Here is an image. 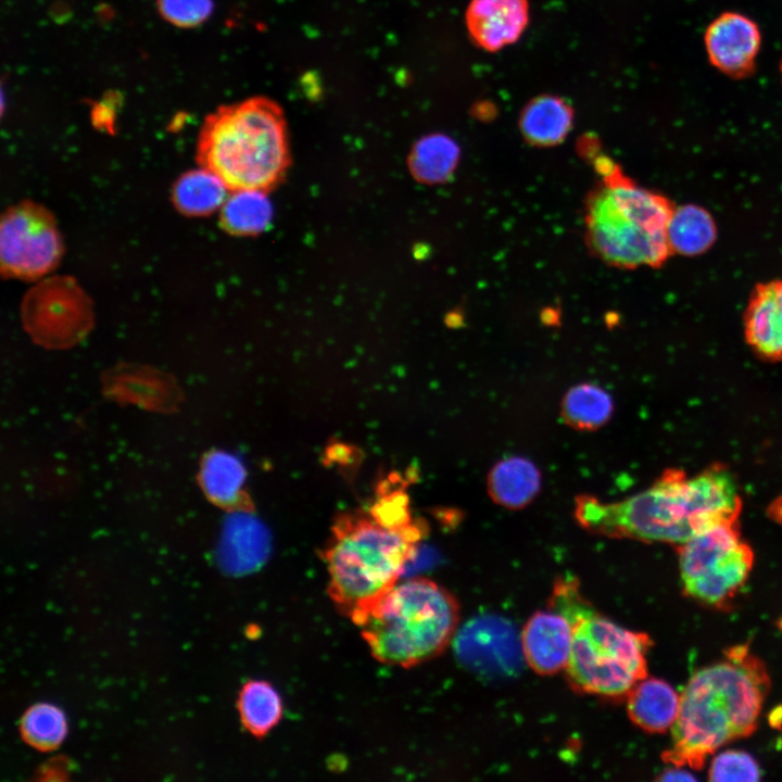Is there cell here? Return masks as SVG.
I'll list each match as a JSON object with an SVG mask.
<instances>
[{"label": "cell", "mask_w": 782, "mask_h": 782, "mask_svg": "<svg viewBox=\"0 0 782 782\" xmlns=\"http://www.w3.org/2000/svg\"><path fill=\"white\" fill-rule=\"evenodd\" d=\"M741 497L730 471L714 465L694 476L666 471L652 487L617 503L582 496L576 517L609 537L681 545L724 522H736Z\"/></svg>", "instance_id": "obj_1"}, {"label": "cell", "mask_w": 782, "mask_h": 782, "mask_svg": "<svg viewBox=\"0 0 782 782\" xmlns=\"http://www.w3.org/2000/svg\"><path fill=\"white\" fill-rule=\"evenodd\" d=\"M425 533L421 521L398 524L370 505L340 515L323 551L327 592L339 613L361 626L399 583Z\"/></svg>", "instance_id": "obj_2"}, {"label": "cell", "mask_w": 782, "mask_h": 782, "mask_svg": "<svg viewBox=\"0 0 782 782\" xmlns=\"http://www.w3.org/2000/svg\"><path fill=\"white\" fill-rule=\"evenodd\" d=\"M768 683L764 666L745 646L697 670L680 695L672 745L665 758L698 769L720 746L748 735L756 727Z\"/></svg>", "instance_id": "obj_3"}, {"label": "cell", "mask_w": 782, "mask_h": 782, "mask_svg": "<svg viewBox=\"0 0 782 782\" xmlns=\"http://www.w3.org/2000/svg\"><path fill=\"white\" fill-rule=\"evenodd\" d=\"M197 161L231 191L268 190L290 163L280 106L268 98L255 97L218 108L201 127Z\"/></svg>", "instance_id": "obj_4"}, {"label": "cell", "mask_w": 782, "mask_h": 782, "mask_svg": "<svg viewBox=\"0 0 782 782\" xmlns=\"http://www.w3.org/2000/svg\"><path fill=\"white\" fill-rule=\"evenodd\" d=\"M585 201V240L608 265L660 267L672 254L667 236L674 210L665 195L639 186L611 166Z\"/></svg>", "instance_id": "obj_5"}, {"label": "cell", "mask_w": 782, "mask_h": 782, "mask_svg": "<svg viewBox=\"0 0 782 782\" xmlns=\"http://www.w3.org/2000/svg\"><path fill=\"white\" fill-rule=\"evenodd\" d=\"M459 619L456 598L428 578L399 582L358 626L373 657L412 668L441 654Z\"/></svg>", "instance_id": "obj_6"}, {"label": "cell", "mask_w": 782, "mask_h": 782, "mask_svg": "<svg viewBox=\"0 0 782 782\" xmlns=\"http://www.w3.org/2000/svg\"><path fill=\"white\" fill-rule=\"evenodd\" d=\"M550 605L573 626L566 667L573 688L593 695L619 697L646 678L651 644L646 634L625 629L597 614L572 580L556 583Z\"/></svg>", "instance_id": "obj_7"}, {"label": "cell", "mask_w": 782, "mask_h": 782, "mask_svg": "<svg viewBox=\"0 0 782 782\" xmlns=\"http://www.w3.org/2000/svg\"><path fill=\"white\" fill-rule=\"evenodd\" d=\"M678 547L684 591L711 606H721L734 596L754 563L753 551L741 538L736 522L714 526Z\"/></svg>", "instance_id": "obj_8"}, {"label": "cell", "mask_w": 782, "mask_h": 782, "mask_svg": "<svg viewBox=\"0 0 782 782\" xmlns=\"http://www.w3.org/2000/svg\"><path fill=\"white\" fill-rule=\"evenodd\" d=\"M63 241L51 212L33 201L9 207L0 223V266L3 276L24 280L53 270L63 255Z\"/></svg>", "instance_id": "obj_9"}, {"label": "cell", "mask_w": 782, "mask_h": 782, "mask_svg": "<svg viewBox=\"0 0 782 782\" xmlns=\"http://www.w3.org/2000/svg\"><path fill=\"white\" fill-rule=\"evenodd\" d=\"M23 319L36 342L49 348H65L87 333L91 311L85 294L74 282L50 280L25 299Z\"/></svg>", "instance_id": "obj_10"}, {"label": "cell", "mask_w": 782, "mask_h": 782, "mask_svg": "<svg viewBox=\"0 0 782 782\" xmlns=\"http://www.w3.org/2000/svg\"><path fill=\"white\" fill-rule=\"evenodd\" d=\"M456 649L463 663L487 676L510 674L525 660L512 625L494 617L468 622L456 638Z\"/></svg>", "instance_id": "obj_11"}, {"label": "cell", "mask_w": 782, "mask_h": 782, "mask_svg": "<svg viewBox=\"0 0 782 782\" xmlns=\"http://www.w3.org/2000/svg\"><path fill=\"white\" fill-rule=\"evenodd\" d=\"M573 638V626L556 608L534 613L526 622L521 635L525 661L540 674H553L566 669Z\"/></svg>", "instance_id": "obj_12"}, {"label": "cell", "mask_w": 782, "mask_h": 782, "mask_svg": "<svg viewBox=\"0 0 782 782\" xmlns=\"http://www.w3.org/2000/svg\"><path fill=\"white\" fill-rule=\"evenodd\" d=\"M760 42L756 23L734 12L717 17L705 33V47L710 62L732 76L744 75L753 68Z\"/></svg>", "instance_id": "obj_13"}, {"label": "cell", "mask_w": 782, "mask_h": 782, "mask_svg": "<svg viewBox=\"0 0 782 782\" xmlns=\"http://www.w3.org/2000/svg\"><path fill=\"white\" fill-rule=\"evenodd\" d=\"M106 395L121 403L137 404L156 412H172L181 400L174 380L153 368L121 365L103 378Z\"/></svg>", "instance_id": "obj_14"}, {"label": "cell", "mask_w": 782, "mask_h": 782, "mask_svg": "<svg viewBox=\"0 0 782 782\" xmlns=\"http://www.w3.org/2000/svg\"><path fill=\"white\" fill-rule=\"evenodd\" d=\"M744 335L758 356L782 361V279L755 287L744 313Z\"/></svg>", "instance_id": "obj_15"}, {"label": "cell", "mask_w": 782, "mask_h": 782, "mask_svg": "<svg viewBox=\"0 0 782 782\" xmlns=\"http://www.w3.org/2000/svg\"><path fill=\"white\" fill-rule=\"evenodd\" d=\"M467 26L474 40L493 51L514 42L528 22L526 0H472Z\"/></svg>", "instance_id": "obj_16"}, {"label": "cell", "mask_w": 782, "mask_h": 782, "mask_svg": "<svg viewBox=\"0 0 782 782\" xmlns=\"http://www.w3.org/2000/svg\"><path fill=\"white\" fill-rule=\"evenodd\" d=\"M627 696L628 715L644 731L659 733L673 726L679 714L680 695L666 681L644 678Z\"/></svg>", "instance_id": "obj_17"}, {"label": "cell", "mask_w": 782, "mask_h": 782, "mask_svg": "<svg viewBox=\"0 0 782 782\" xmlns=\"http://www.w3.org/2000/svg\"><path fill=\"white\" fill-rule=\"evenodd\" d=\"M249 510H237L224 526L218 548L222 566L232 572H242L256 566L264 557L267 535L258 520Z\"/></svg>", "instance_id": "obj_18"}, {"label": "cell", "mask_w": 782, "mask_h": 782, "mask_svg": "<svg viewBox=\"0 0 782 782\" xmlns=\"http://www.w3.org/2000/svg\"><path fill=\"white\" fill-rule=\"evenodd\" d=\"M245 470L234 455L214 451L202 461L200 482L215 504L236 510H250L251 503L243 491Z\"/></svg>", "instance_id": "obj_19"}, {"label": "cell", "mask_w": 782, "mask_h": 782, "mask_svg": "<svg viewBox=\"0 0 782 782\" xmlns=\"http://www.w3.org/2000/svg\"><path fill=\"white\" fill-rule=\"evenodd\" d=\"M572 110L560 98L543 96L532 100L522 111L520 129L524 137L538 147L559 143L572 125Z\"/></svg>", "instance_id": "obj_20"}, {"label": "cell", "mask_w": 782, "mask_h": 782, "mask_svg": "<svg viewBox=\"0 0 782 782\" xmlns=\"http://www.w3.org/2000/svg\"><path fill=\"white\" fill-rule=\"evenodd\" d=\"M672 253L694 256L706 252L716 241L717 227L710 213L695 204L674 207L667 229Z\"/></svg>", "instance_id": "obj_21"}, {"label": "cell", "mask_w": 782, "mask_h": 782, "mask_svg": "<svg viewBox=\"0 0 782 782\" xmlns=\"http://www.w3.org/2000/svg\"><path fill=\"white\" fill-rule=\"evenodd\" d=\"M228 187L213 172L204 168L184 173L173 187L175 207L188 216H205L220 209Z\"/></svg>", "instance_id": "obj_22"}, {"label": "cell", "mask_w": 782, "mask_h": 782, "mask_svg": "<svg viewBox=\"0 0 782 782\" xmlns=\"http://www.w3.org/2000/svg\"><path fill=\"white\" fill-rule=\"evenodd\" d=\"M237 707L243 728L262 739L281 720L283 703L278 691L267 681L250 680L239 692Z\"/></svg>", "instance_id": "obj_23"}, {"label": "cell", "mask_w": 782, "mask_h": 782, "mask_svg": "<svg viewBox=\"0 0 782 782\" xmlns=\"http://www.w3.org/2000/svg\"><path fill=\"white\" fill-rule=\"evenodd\" d=\"M540 488L538 468L528 459L510 457L495 465L489 476V490L494 500L508 507L529 503Z\"/></svg>", "instance_id": "obj_24"}, {"label": "cell", "mask_w": 782, "mask_h": 782, "mask_svg": "<svg viewBox=\"0 0 782 782\" xmlns=\"http://www.w3.org/2000/svg\"><path fill=\"white\" fill-rule=\"evenodd\" d=\"M220 209L222 226L232 235L260 234L272 218V205L263 190H232Z\"/></svg>", "instance_id": "obj_25"}, {"label": "cell", "mask_w": 782, "mask_h": 782, "mask_svg": "<svg viewBox=\"0 0 782 782\" xmlns=\"http://www.w3.org/2000/svg\"><path fill=\"white\" fill-rule=\"evenodd\" d=\"M459 160V148L443 135L421 139L409 157L413 175L422 182L436 184L446 180Z\"/></svg>", "instance_id": "obj_26"}, {"label": "cell", "mask_w": 782, "mask_h": 782, "mask_svg": "<svg viewBox=\"0 0 782 782\" xmlns=\"http://www.w3.org/2000/svg\"><path fill=\"white\" fill-rule=\"evenodd\" d=\"M563 411L565 419L581 429H593L605 424L611 412L613 402L603 389L584 383L571 389L565 396Z\"/></svg>", "instance_id": "obj_27"}, {"label": "cell", "mask_w": 782, "mask_h": 782, "mask_svg": "<svg viewBox=\"0 0 782 782\" xmlns=\"http://www.w3.org/2000/svg\"><path fill=\"white\" fill-rule=\"evenodd\" d=\"M20 732L28 745L40 751H51L60 745L65 736L64 714L52 704H35L22 716Z\"/></svg>", "instance_id": "obj_28"}, {"label": "cell", "mask_w": 782, "mask_h": 782, "mask_svg": "<svg viewBox=\"0 0 782 782\" xmlns=\"http://www.w3.org/2000/svg\"><path fill=\"white\" fill-rule=\"evenodd\" d=\"M756 760L742 751H724L717 755L709 768L711 781H756L760 779Z\"/></svg>", "instance_id": "obj_29"}, {"label": "cell", "mask_w": 782, "mask_h": 782, "mask_svg": "<svg viewBox=\"0 0 782 782\" xmlns=\"http://www.w3.org/2000/svg\"><path fill=\"white\" fill-rule=\"evenodd\" d=\"M157 7L169 23L191 27L207 18L212 11V0H157Z\"/></svg>", "instance_id": "obj_30"}, {"label": "cell", "mask_w": 782, "mask_h": 782, "mask_svg": "<svg viewBox=\"0 0 782 782\" xmlns=\"http://www.w3.org/2000/svg\"><path fill=\"white\" fill-rule=\"evenodd\" d=\"M661 780L670 781H679V780H694V775H692L690 772L682 770L680 768H676L672 770H668L664 773V775L660 778Z\"/></svg>", "instance_id": "obj_31"}]
</instances>
